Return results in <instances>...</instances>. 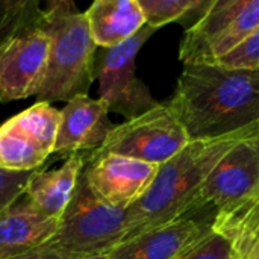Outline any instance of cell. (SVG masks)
Returning <instances> with one entry per match:
<instances>
[{"label": "cell", "mask_w": 259, "mask_h": 259, "mask_svg": "<svg viewBox=\"0 0 259 259\" xmlns=\"http://www.w3.org/2000/svg\"><path fill=\"white\" fill-rule=\"evenodd\" d=\"M259 27V0H214L179 46L184 65L217 64Z\"/></svg>", "instance_id": "5b68a950"}, {"label": "cell", "mask_w": 259, "mask_h": 259, "mask_svg": "<svg viewBox=\"0 0 259 259\" xmlns=\"http://www.w3.org/2000/svg\"><path fill=\"white\" fill-rule=\"evenodd\" d=\"M179 259H232V249L225 237L212 231L202 243Z\"/></svg>", "instance_id": "7402d4cb"}, {"label": "cell", "mask_w": 259, "mask_h": 259, "mask_svg": "<svg viewBox=\"0 0 259 259\" xmlns=\"http://www.w3.org/2000/svg\"><path fill=\"white\" fill-rule=\"evenodd\" d=\"M32 173H9L0 170V214L24 194Z\"/></svg>", "instance_id": "603a6c76"}, {"label": "cell", "mask_w": 259, "mask_h": 259, "mask_svg": "<svg viewBox=\"0 0 259 259\" xmlns=\"http://www.w3.org/2000/svg\"><path fill=\"white\" fill-rule=\"evenodd\" d=\"M82 259H108V255H100V256H90V258H82Z\"/></svg>", "instance_id": "d4e9b609"}, {"label": "cell", "mask_w": 259, "mask_h": 259, "mask_svg": "<svg viewBox=\"0 0 259 259\" xmlns=\"http://www.w3.org/2000/svg\"><path fill=\"white\" fill-rule=\"evenodd\" d=\"M212 231L229 241L232 259H259V187L237 208L217 212Z\"/></svg>", "instance_id": "2e32d148"}, {"label": "cell", "mask_w": 259, "mask_h": 259, "mask_svg": "<svg viewBox=\"0 0 259 259\" xmlns=\"http://www.w3.org/2000/svg\"><path fill=\"white\" fill-rule=\"evenodd\" d=\"M61 118V109H56L47 102H36L9 120L52 155L55 152Z\"/></svg>", "instance_id": "d6986e66"}, {"label": "cell", "mask_w": 259, "mask_h": 259, "mask_svg": "<svg viewBox=\"0 0 259 259\" xmlns=\"http://www.w3.org/2000/svg\"><path fill=\"white\" fill-rule=\"evenodd\" d=\"M12 259H65L64 256H61L58 252H55L53 249H50L49 246H44L32 253H27V255H23V256H18V258Z\"/></svg>", "instance_id": "cb8c5ba5"}, {"label": "cell", "mask_w": 259, "mask_h": 259, "mask_svg": "<svg viewBox=\"0 0 259 259\" xmlns=\"http://www.w3.org/2000/svg\"><path fill=\"white\" fill-rule=\"evenodd\" d=\"M259 131L255 123L219 138L190 141L176 156L159 165L149 190L126 209L127 241L197 209V196L215 165L241 141Z\"/></svg>", "instance_id": "7a4b0ae2"}, {"label": "cell", "mask_w": 259, "mask_h": 259, "mask_svg": "<svg viewBox=\"0 0 259 259\" xmlns=\"http://www.w3.org/2000/svg\"><path fill=\"white\" fill-rule=\"evenodd\" d=\"M126 211L99 200L83 173L59 219L56 237L47 244L65 259L108 255L124 240Z\"/></svg>", "instance_id": "277c9868"}, {"label": "cell", "mask_w": 259, "mask_h": 259, "mask_svg": "<svg viewBox=\"0 0 259 259\" xmlns=\"http://www.w3.org/2000/svg\"><path fill=\"white\" fill-rule=\"evenodd\" d=\"M50 155L11 120L0 126V170L9 173L36 171Z\"/></svg>", "instance_id": "e0dca14e"}, {"label": "cell", "mask_w": 259, "mask_h": 259, "mask_svg": "<svg viewBox=\"0 0 259 259\" xmlns=\"http://www.w3.org/2000/svg\"><path fill=\"white\" fill-rule=\"evenodd\" d=\"M167 103L190 141L238 132L259 121V68L184 65Z\"/></svg>", "instance_id": "6da1fadb"}, {"label": "cell", "mask_w": 259, "mask_h": 259, "mask_svg": "<svg viewBox=\"0 0 259 259\" xmlns=\"http://www.w3.org/2000/svg\"><path fill=\"white\" fill-rule=\"evenodd\" d=\"M62 118L53 153L94 152L103 146L115 124L109 120V109L100 99L79 96L61 109Z\"/></svg>", "instance_id": "7c38bea8"}, {"label": "cell", "mask_w": 259, "mask_h": 259, "mask_svg": "<svg viewBox=\"0 0 259 259\" xmlns=\"http://www.w3.org/2000/svg\"><path fill=\"white\" fill-rule=\"evenodd\" d=\"M59 219L38 212L21 196L0 214V259H12L47 246L58 234Z\"/></svg>", "instance_id": "4fadbf2b"}, {"label": "cell", "mask_w": 259, "mask_h": 259, "mask_svg": "<svg viewBox=\"0 0 259 259\" xmlns=\"http://www.w3.org/2000/svg\"><path fill=\"white\" fill-rule=\"evenodd\" d=\"M217 64L228 68H259V27L253 33H250L238 47H235L226 56H223Z\"/></svg>", "instance_id": "44dd1931"}, {"label": "cell", "mask_w": 259, "mask_h": 259, "mask_svg": "<svg viewBox=\"0 0 259 259\" xmlns=\"http://www.w3.org/2000/svg\"><path fill=\"white\" fill-rule=\"evenodd\" d=\"M156 30L144 26L131 39L120 46L103 49L96 59V77L99 79V99L109 112L126 120L137 118L159 105L149 87L137 76V55Z\"/></svg>", "instance_id": "52a82bcc"}, {"label": "cell", "mask_w": 259, "mask_h": 259, "mask_svg": "<svg viewBox=\"0 0 259 259\" xmlns=\"http://www.w3.org/2000/svg\"><path fill=\"white\" fill-rule=\"evenodd\" d=\"M159 165L120 155H85L83 176L103 203L127 209L152 185Z\"/></svg>", "instance_id": "ba28073f"}, {"label": "cell", "mask_w": 259, "mask_h": 259, "mask_svg": "<svg viewBox=\"0 0 259 259\" xmlns=\"http://www.w3.org/2000/svg\"><path fill=\"white\" fill-rule=\"evenodd\" d=\"M44 8L38 0H0V53L15 39L41 29Z\"/></svg>", "instance_id": "ac0fdd59"}, {"label": "cell", "mask_w": 259, "mask_h": 259, "mask_svg": "<svg viewBox=\"0 0 259 259\" xmlns=\"http://www.w3.org/2000/svg\"><path fill=\"white\" fill-rule=\"evenodd\" d=\"M138 3L144 12L146 26L158 30L173 21L182 23L200 0H138Z\"/></svg>", "instance_id": "ffe728a7"}, {"label": "cell", "mask_w": 259, "mask_h": 259, "mask_svg": "<svg viewBox=\"0 0 259 259\" xmlns=\"http://www.w3.org/2000/svg\"><path fill=\"white\" fill-rule=\"evenodd\" d=\"M258 123H259V121H258Z\"/></svg>", "instance_id": "484cf974"}, {"label": "cell", "mask_w": 259, "mask_h": 259, "mask_svg": "<svg viewBox=\"0 0 259 259\" xmlns=\"http://www.w3.org/2000/svg\"><path fill=\"white\" fill-rule=\"evenodd\" d=\"M190 137L168 103H159L143 115L126 120L108 135L103 146L90 155H120L162 165L176 156Z\"/></svg>", "instance_id": "8992f818"}, {"label": "cell", "mask_w": 259, "mask_h": 259, "mask_svg": "<svg viewBox=\"0 0 259 259\" xmlns=\"http://www.w3.org/2000/svg\"><path fill=\"white\" fill-rule=\"evenodd\" d=\"M259 187V131L234 147L199 191L197 208L206 203L225 212L246 202Z\"/></svg>", "instance_id": "9c48e42d"}, {"label": "cell", "mask_w": 259, "mask_h": 259, "mask_svg": "<svg viewBox=\"0 0 259 259\" xmlns=\"http://www.w3.org/2000/svg\"><path fill=\"white\" fill-rule=\"evenodd\" d=\"M83 167L85 155L71 153L56 170L33 171L23 196L38 212L52 219H61L77 187Z\"/></svg>", "instance_id": "5bb4252c"}, {"label": "cell", "mask_w": 259, "mask_h": 259, "mask_svg": "<svg viewBox=\"0 0 259 259\" xmlns=\"http://www.w3.org/2000/svg\"><path fill=\"white\" fill-rule=\"evenodd\" d=\"M212 232V222L182 217L120 243L108 259H179Z\"/></svg>", "instance_id": "8fae6325"}, {"label": "cell", "mask_w": 259, "mask_h": 259, "mask_svg": "<svg viewBox=\"0 0 259 259\" xmlns=\"http://www.w3.org/2000/svg\"><path fill=\"white\" fill-rule=\"evenodd\" d=\"M85 15L91 36L100 49L120 46L146 26L138 0H96Z\"/></svg>", "instance_id": "9a60e30c"}, {"label": "cell", "mask_w": 259, "mask_h": 259, "mask_svg": "<svg viewBox=\"0 0 259 259\" xmlns=\"http://www.w3.org/2000/svg\"><path fill=\"white\" fill-rule=\"evenodd\" d=\"M50 38L42 29L12 41L0 53V102L36 96L49 62Z\"/></svg>", "instance_id": "30bf717a"}, {"label": "cell", "mask_w": 259, "mask_h": 259, "mask_svg": "<svg viewBox=\"0 0 259 259\" xmlns=\"http://www.w3.org/2000/svg\"><path fill=\"white\" fill-rule=\"evenodd\" d=\"M41 29L50 38L44 82L36 93L38 102H70L88 96L96 79V50L85 12L74 2L49 0Z\"/></svg>", "instance_id": "3957f363"}]
</instances>
